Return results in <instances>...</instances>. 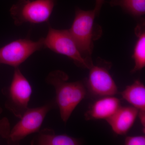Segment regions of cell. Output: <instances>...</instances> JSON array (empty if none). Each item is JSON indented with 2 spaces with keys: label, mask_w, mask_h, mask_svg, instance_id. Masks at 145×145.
<instances>
[{
  "label": "cell",
  "mask_w": 145,
  "mask_h": 145,
  "mask_svg": "<svg viewBox=\"0 0 145 145\" xmlns=\"http://www.w3.org/2000/svg\"><path fill=\"white\" fill-rule=\"evenodd\" d=\"M69 79L65 72L59 70L50 72L45 79L46 84L55 89L54 100L59 110L61 119L65 123L87 93L86 86L82 82H69Z\"/></svg>",
  "instance_id": "obj_1"
},
{
  "label": "cell",
  "mask_w": 145,
  "mask_h": 145,
  "mask_svg": "<svg viewBox=\"0 0 145 145\" xmlns=\"http://www.w3.org/2000/svg\"><path fill=\"white\" fill-rule=\"evenodd\" d=\"M2 93L6 98L5 108L20 119L28 108L32 89L19 67L14 68L10 85L3 88Z\"/></svg>",
  "instance_id": "obj_2"
},
{
  "label": "cell",
  "mask_w": 145,
  "mask_h": 145,
  "mask_svg": "<svg viewBox=\"0 0 145 145\" xmlns=\"http://www.w3.org/2000/svg\"><path fill=\"white\" fill-rule=\"evenodd\" d=\"M57 106L55 100H51L42 106L28 108L20 120L11 129L7 139L8 144H17L27 136L37 133L47 114Z\"/></svg>",
  "instance_id": "obj_3"
},
{
  "label": "cell",
  "mask_w": 145,
  "mask_h": 145,
  "mask_svg": "<svg viewBox=\"0 0 145 145\" xmlns=\"http://www.w3.org/2000/svg\"><path fill=\"white\" fill-rule=\"evenodd\" d=\"M57 0H18L10 8L17 26L25 23L40 24L48 20Z\"/></svg>",
  "instance_id": "obj_4"
},
{
  "label": "cell",
  "mask_w": 145,
  "mask_h": 145,
  "mask_svg": "<svg viewBox=\"0 0 145 145\" xmlns=\"http://www.w3.org/2000/svg\"><path fill=\"white\" fill-rule=\"evenodd\" d=\"M95 10H84L78 8L69 31L84 58L93 64L91 55L93 48Z\"/></svg>",
  "instance_id": "obj_5"
},
{
  "label": "cell",
  "mask_w": 145,
  "mask_h": 145,
  "mask_svg": "<svg viewBox=\"0 0 145 145\" xmlns=\"http://www.w3.org/2000/svg\"><path fill=\"white\" fill-rule=\"evenodd\" d=\"M44 48L67 56L78 66L89 69L93 65L83 57L69 30L50 27L46 37L44 38Z\"/></svg>",
  "instance_id": "obj_6"
},
{
  "label": "cell",
  "mask_w": 145,
  "mask_h": 145,
  "mask_svg": "<svg viewBox=\"0 0 145 145\" xmlns=\"http://www.w3.org/2000/svg\"><path fill=\"white\" fill-rule=\"evenodd\" d=\"M42 48H44V38L37 41L27 39L13 41L0 48V66L19 67L34 52Z\"/></svg>",
  "instance_id": "obj_7"
},
{
  "label": "cell",
  "mask_w": 145,
  "mask_h": 145,
  "mask_svg": "<svg viewBox=\"0 0 145 145\" xmlns=\"http://www.w3.org/2000/svg\"><path fill=\"white\" fill-rule=\"evenodd\" d=\"M110 66L107 63H97L89 69L87 87L94 96H114L118 92L117 85L109 71Z\"/></svg>",
  "instance_id": "obj_8"
},
{
  "label": "cell",
  "mask_w": 145,
  "mask_h": 145,
  "mask_svg": "<svg viewBox=\"0 0 145 145\" xmlns=\"http://www.w3.org/2000/svg\"><path fill=\"white\" fill-rule=\"evenodd\" d=\"M139 110L131 106H120L106 121L116 134L126 135L129 131L138 117Z\"/></svg>",
  "instance_id": "obj_9"
},
{
  "label": "cell",
  "mask_w": 145,
  "mask_h": 145,
  "mask_svg": "<svg viewBox=\"0 0 145 145\" xmlns=\"http://www.w3.org/2000/svg\"><path fill=\"white\" fill-rule=\"evenodd\" d=\"M121 106V101L114 96L100 97L85 114L87 120L105 119L111 117Z\"/></svg>",
  "instance_id": "obj_10"
},
{
  "label": "cell",
  "mask_w": 145,
  "mask_h": 145,
  "mask_svg": "<svg viewBox=\"0 0 145 145\" xmlns=\"http://www.w3.org/2000/svg\"><path fill=\"white\" fill-rule=\"evenodd\" d=\"M80 141L76 138L65 135L55 134L50 129L39 130L30 142L32 145H78Z\"/></svg>",
  "instance_id": "obj_11"
},
{
  "label": "cell",
  "mask_w": 145,
  "mask_h": 145,
  "mask_svg": "<svg viewBox=\"0 0 145 145\" xmlns=\"http://www.w3.org/2000/svg\"><path fill=\"white\" fill-rule=\"evenodd\" d=\"M121 95L123 99L138 110V113H145V86L140 80L127 86Z\"/></svg>",
  "instance_id": "obj_12"
},
{
  "label": "cell",
  "mask_w": 145,
  "mask_h": 145,
  "mask_svg": "<svg viewBox=\"0 0 145 145\" xmlns=\"http://www.w3.org/2000/svg\"><path fill=\"white\" fill-rule=\"evenodd\" d=\"M137 37L132 57L135 62V66L131 71L132 73L142 69L145 67V32L142 25L137 26L135 29Z\"/></svg>",
  "instance_id": "obj_13"
},
{
  "label": "cell",
  "mask_w": 145,
  "mask_h": 145,
  "mask_svg": "<svg viewBox=\"0 0 145 145\" xmlns=\"http://www.w3.org/2000/svg\"><path fill=\"white\" fill-rule=\"evenodd\" d=\"M112 6H120L132 15L142 16L145 13V0H112Z\"/></svg>",
  "instance_id": "obj_14"
},
{
  "label": "cell",
  "mask_w": 145,
  "mask_h": 145,
  "mask_svg": "<svg viewBox=\"0 0 145 145\" xmlns=\"http://www.w3.org/2000/svg\"><path fill=\"white\" fill-rule=\"evenodd\" d=\"M3 111V108L0 107V116ZM11 129L8 118L6 117L0 118V137L7 140L10 134Z\"/></svg>",
  "instance_id": "obj_15"
},
{
  "label": "cell",
  "mask_w": 145,
  "mask_h": 145,
  "mask_svg": "<svg viewBox=\"0 0 145 145\" xmlns=\"http://www.w3.org/2000/svg\"><path fill=\"white\" fill-rule=\"evenodd\" d=\"M124 144L125 145H145V136H127L125 139Z\"/></svg>",
  "instance_id": "obj_16"
},
{
  "label": "cell",
  "mask_w": 145,
  "mask_h": 145,
  "mask_svg": "<svg viewBox=\"0 0 145 145\" xmlns=\"http://www.w3.org/2000/svg\"><path fill=\"white\" fill-rule=\"evenodd\" d=\"M104 1V0H96V5L95 8L93 10H95L96 15L99 14Z\"/></svg>",
  "instance_id": "obj_17"
}]
</instances>
